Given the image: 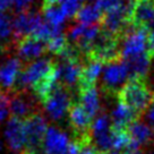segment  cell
<instances>
[{
  "instance_id": "6da1fadb",
  "label": "cell",
  "mask_w": 154,
  "mask_h": 154,
  "mask_svg": "<svg viewBox=\"0 0 154 154\" xmlns=\"http://www.w3.org/2000/svg\"><path fill=\"white\" fill-rule=\"evenodd\" d=\"M153 93L151 91L146 77H130L118 93V102L128 106L142 117L147 112Z\"/></svg>"
},
{
  "instance_id": "7a4b0ae2",
  "label": "cell",
  "mask_w": 154,
  "mask_h": 154,
  "mask_svg": "<svg viewBox=\"0 0 154 154\" xmlns=\"http://www.w3.org/2000/svg\"><path fill=\"white\" fill-rule=\"evenodd\" d=\"M26 147L22 154H41L44 137L49 127L47 120L40 112H34L24 119Z\"/></svg>"
},
{
  "instance_id": "3957f363",
  "label": "cell",
  "mask_w": 154,
  "mask_h": 154,
  "mask_svg": "<svg viewBox=\"0 0 154 154\" xmlns=\"http://www.w3.org/2000/svg\"><path fill=\"white\" fill-rule=\"evenodd\" d=\"M129 70L122 59L116 60L104 65L102 70L101 88L103 93L109 97H117L118 93L127 82Z\"/></svg>"
},
{
  "instance_id": "277c9868",
  "label": "cell",
  "mask_w": 154,
  "mask_h": 154,
  "mask_svg": "<svg viewBox=\"0 0 154 154\" xmlns=\"http://www.w3.org/2000/svg\"><path fill=\"white\" fill-rule=\"evenodd\" d=\"M72 91L58 83V85L53 91L49 94V96L41 104L43 106L47 115L53 120H61L66 116H68V111L72 103Z\"/></svg>"
},
{
  "instance_id": "5b68a950",
  "label": "cell",
  "mask_w": 154,
  "mask_h": 154,
  "mask_svg": "<svg viewBox=\"0 0 154 154\" xmlns=\"http://www.w3.org/2000/svg\"><path fill=\"white\" fill-rule=\"evenodd\" d=\"M149 29L130 26L120 38L122 59L133 57L149 50Z\"/></svg>"
},
{
  "instance_id": "8992f818",
  "label": "cell",
  "mask_w": 154,
  "mask_h": 154,
  "mask_svg": "<svg viewBox=\"0 0 154 154\" xmlns=\"http://www.w3.org/2000/svg\"><path fill=\"white\" fill-rule=\"evenodd\" d=\"M100 32L101 27L99 25L77 24L68 31L67 38L69 43L74 45L85 58Z\"/></svg>"
},
{
  "instance_id": "52a82bcc",
  "label": "cell",
  "mask_w": 154,
  "mask_h": 154,
  "mask_svg": "<svg viewBox=\"0 0 154 154\" xmlns=\"http://www.w3.org/2000/svg\"><path fill=\"white\" fill-rule=\"evenodd\" d=\"M24 68L19 58H8L0 63V88L5 92L13 93L16 88L20 72Z\"/></svg>"
},
{
  "instance_id": "ba28073f",
  "label": "cell",
  "mask_w": 154,
  "mask_h": 154,
  "mask_svg": "<svg viewBox=\"0 0 154 154\" xmlns=\"http://www.w3.org/2000/svg\"><path fill=\"white\" fill-rule=\"evenodd\" d=\"M43 19L36 13L25 11L17 14L13 20L14 25V36L15 43L25 36H32L38 27L43 24Z\"/></svg>"
},
{
  "instance_id": "9c48e42d",
  "label": "cell",
  "mask_w": 154,
  "mask_h": 154,
  "mask_svg": "<svg viewBox=\"0 0 154 154\" xmlns=\"http://www.w3.org/2000/svg\"><path fill=\"white\" fill-rule=\"evenodd\" d=\"M5 137L11 152L22 154L26 147L24 120L16 117H10L5 129Z\"/></svg>"
},
{
  "instance_id": "30bf717a",
  "label": "cell",
  "mask_w": 154,
  "mask_h": 154,
  "mask_svg": "<svg viewBox=\"0 0 154 154\" xmlns=\"http://www.w3.org/2000/svg\"><path fill=\"white\" fill-rule=\"evenodd\" d=\"M16 52L22 61L33 63L35 59L40 58L44 52L48 51L47 43L34 38V36H25L16 42Z\"/></svg>"
},
{
  "instance_id": "8fae6325",
  "label": "cell",
  "mask_w": 154,
  "mask_h": 154,
  "mask_svg": "<svg viewBox=\"0 0 154 154\" xmlns=\"http://www.w3.org/2000/svg\"><path fill=\"white\" fill-rule=\"evenodd\" d=\"M154 24V2L152 0H136L131 16L130 26L151 29Z\"/></svg>"
},
{
  "instance_id": "7c38bea8",
  "label": "cell",
  "mask_w": 154,
  "mask_h": 154,
  "mask_svg": "<svg viewBox=\"0 0 154 154\" xmlns=\"http://www.w3.org/2000/svg\"><path fill=\"white\" fill-rule=\"evenodd\" d=\"M130 144L127 151H138L143 146L154 144V129L145 122L135 121L128 127Z\"/></svg>"
},
{
  "instance_id": "4fadbf2b",
  "label": "cell",
  "mask_w": 154,
  "mask_h": 154,
  "mask_svg": "<svg viewBox=\"0 0 154 154\" xmlns=\"http://www.w3.org/2000/svg\"><path fill=\"white\" fill-rule=\"evenodd\" d=\"M70 143L66 133L57 127H49L41 154H65Z\"/></svg>"
},
{
  "instance_id": "5bb4252c",
  "label": "cell",
  "mask_w": 154,
  "mask_h": 154,
  "mask_svg": "<svg viewBox=\"0 0 154 154\" xmlns=\"http://www.w3.org/2000/svg\"><path fill=\"white\" fill-rule=\"evenodd\" d=\"M9 97V111L11 117L24 120L29 116L36 112L34 99L31 97L26 91L14 92Z\"/></svg>"
},
{
  "instance_id": "9a60e30c",
  "label": "cell",
  "mask_w": 154,
  "mask_h": 154,
  "mask_svg": "<svg viewBox=\"0 0 154 154\" xmlns=\"http://www.w3.org/2000/svg\"><path fill=\"white\" fill-rule=\"evenodd\" d=\"M122 60L125 61L126 66L129 70V78L130 77H146L151 67V63L153 61L149 50Z\"/></svg>"
},
{
  "instance_id": "2e32d148",
  "label": "cell",
  "mask_w": 154,
  "mask_h": 154,
  "mask_svg": "<svg viewBox=\"0 0 154 154\" xmlns=\"http://www.w3.org/2000/svg\"><path fill=\"white\" fill-rule=\"evenodd\" d=\"M77 93H78V100H77L78 103L94 119L100 112V99L96 86L79 88L77 90Z\"/></svg>"
},
{
  "instance_id": "e0dca14e",
  "label": "cell",
  "mask_w": 154,
  "mask_h": 154,
  "mask_svg": "<svg viewBox=\"0 0 154 154\" xmlns=\"http://www.w3.org/2000/svg\"><path fill=\"white\" fill-rule=\"evenodd\" d=\"M110 118L112 127L121 128V129H127L133 122L138 121L140 119L134 111L130 110L128 106H124L120 102H118V104L112 110Z\"/></svg>"
},
{
  "instance_id": "ac0fdd59",
  "label": "cell",
  "mask_w": 154,
  "mask_h": 154,
  "mask_svg": "<svg viewBox=\"0 0 154 154\" xmlns=\"http://www.w3.org/2000/svg\"><path fill=\"white\" fill-rule=\"evenodd\" d=\"M79 76V82L77 90L79 88H86V87L95 86L96 81L102 72L103 63L99 61H91V60H85Z\"/></svg>"
},
{
  "instance_id": "d6986e66",
  "label": "cell",
  "mask_w": 154,
  "mask_h": 154,
  "mask_svg": "<svg viewBox=\"0 0 154 154\" xmlns=\"http://www.w3.org/2000/svg\"><path fill=\"white\" fill-rule=\"evenodd\" d=\"M78 24L84 25H97L103 18V11H102L95 2L94 4H87L83 6L75 16Z\"/></svg>"
},
{
  "instance_id": "ffe728a7",
  "label": "cell",
  "mask_w": 154,
  "mask_h": 154,
  "mask_svg": "<svg viewBox=\"0 0 154 154\" xmlns=\"http://www.w3.org/2000/svg\"><path fill=\"white\" fill-rule=\"evenodd\" d=\"M43 17L45 23L59 29H63V23L67 18L66 14L57 4L43 5Z\"/></svg>"
},
{
  "instance_id": "44dd1931",
  "label": "cell",
  "mask_w": 154,
  "mask_h": 154,
  "mask_svg": "<svg viewBox=\"0 0 154 154\" xmlns=\"http://www.w3.org/2000/svg\"><path fill=\"white\" fill-rule=\"evenodd\" d=\"M13 20L14 18H11L8 14L0 13V45L6 49V45L10 44V42H15Z\"/></svg>"
},
{
  "instance_id": "7402d4cb",
  "label": "cell",
  "mask_w": 154,
  "mask_h": 154,
  "mask_svg": "<svg viewBox=\"0 0 154 154\" xmlns=\"http://www.w3.org/2000/svg\"><path fill=\"white\" fill-rule=\"evenodd\" d=\"M67 17H75L83 6V0H54Z\"/></svg>"
},
{
  "instance_id": "603a6c76",
  "label": "cell",
  "mask_w": 154,
  "mask_h": 154,
  "mask_svg": "<svg viewBox=\"0 0 154 154\" xmlns=\"http://www.w3.org/2000/svg\"><path fill=\"white\" fill-rule=\"evenodd\" d=\"M9 96L8 93L0 88V122L7 118L10 113L9 111Z\"/></svg>"
},
{
  "instance_id": "cb8c5ba5",
  "label": "cell",
  "mask_w": 154,
  "mask_h": 154,
  "mask_svg": "<svg viewBox=\"0 0 154 154\" xmlns=\"http://www.w3.org/2000/svg\"><path fill=\"white\" fill-rule=\"evenodd\" d=\"M95 4L104 14V13L109 11V10H112L115 9V8L120 7L125 2H124V0H95Z\"/></svg>"
},
{
  "instance_id": "d4e9b609",
  "label": "cell",
  "mask_w": 154,
  "mask_h": 154,
  "mask_svg": "<svg viewBox=\"0 0 154 154\" xmlns=\"http://www.w3.org/2000/svg\"><path fill=\"white\" fill-rule=\"evenodd\" d=\"M9 2L10 9L17 14H20L29 9V7L33 4V0H9Z\"/></svg>"
},
{
  "instance_id": "484cf974",
  "label": "cell",
  "mask_w": 154,
  "mask_h": 154,
  "mask_svg": "<svg viewBox=\"0 0 154 154\" xmlns=\"http://www.w3.org/2000/svg\"><path fill=\"white\" fill-rule=\"evenodd\" d=\"M146 116H147V119L149 121V125L154 129V94H153V97H152V101L149 103V109H147Z\"/></svg>"
},
{
  "instance_id": "4316f807",
  "label": "cell",
  "mask_w": 154,
  "mask_h": 154,
  "mask_svg": "<svg viewBox=\"0 0 154 154\" xmlns=\"http://www.w3.org/2000/svg\"><path fill=\"white\" fill-rule=\"evenodd\" d=\"M149 51L152 60H154V29H151L149 34Z\"/></svg>"
},
{
  "instance_id": "83f0119b",
  "label": "cell",
  "mask_w": 154,
  "mask_h": 154,
  "mask_svg": "<svg viewBox=\"0 0 154 154\" xmlns=\"http://www.w3.org/2000/svg\"><path fill=\"white\" fill-rule=\"evenodd\" d=\"M122 154H143V153H140V151H126Z\"/></svg>"
},
{
  "instance_id": "f1b7e54d",
  "label": "cell",
  "mask_w": 154,
  "mask_h": 154,
  "mask_svg": "<svg viewBox=\"0 0 154 154\" xmlns=\"http://www.w3.org/2000/svg\"><path fill=\"white\" fill-rule=\"evenodd\" d=\"M6 51V48H4L2 45H0V54H2V53Z\"/></svg>"
},
{
  "instance_id": "f546056e",
  "label": "cell",
  "mask_w": 154,
  "mask_h": 154,
  "mask_svg": "<svg viewBox=\"0 0 154 154\" xmlns=\"http://www.w3.org/2000/svg\"><path fill=\"white\" fill-rule=\"evenodd\" d=\"M1 149H2V143H1V140H0V151H1Z\"/></svg>"
},
{
  "instance_id": "4dcf8cb0",
  "label": "cell",
  "mask_w": 154,
  "mask_h": 154,
  "mask_svg": "<svg viewBox=\"0 0 154 154\" xmlns=\"http://www.w3.org/2000/svg\"><path fill=\"white\" fill-rule=\"evenodd\" d=\"M152 1H153V2H154V0H152Z\"/></svg>"
},
{
  "instance_id": "1f68e13d",
  "label": "cell",
  "mask_w": 154,
  "mask_h": 154,
  "mask_svg": "<svg viewBox=\"0 0 154 154\" xmlns=\"http://www.w3.org/2000/svg\"><path fill=\"white\" fill-rule=\"evenodd\" d=\"M153 154H154V152H153Z\"/></svg>"
}]
</instances>
